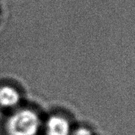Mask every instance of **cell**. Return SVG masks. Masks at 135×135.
I'll return each mask as SVG.
<instances>
[{
    "instance_id": "1",
    "label": "cell",
    "mask_w": 135,
    "mask_h": 135,
    "mask_svg": "<svg viewBox=\"0 0 135 135\" xmlns=\"http://www.w3.org/2000/svg\"><path fill=\"white\" fill-rule=\"evenodd\" d=\"M6 126L9 135H37L43 123L36 111L24 108L15 111L7 119Z\"/></svg>"
},
{
    "instance_id": "2",
    "label": "cell",
    "mask_w": 135,
    "mask_h": 135,
    "mask_svg": "<svg viewBox=\"0 0 135 135\" xmlns=\"http://www.w3.org/2000/svg\"><path fill=\"white\" fill-rule=\"evenodd\" d=\"M43 126L45 135H71L73 132L70 122L58 114L49 117Z\"/></svg>"
},
{
    "instance_id": "3",
    "label": "cell",
    "mask_w": 135,
    "mask_h": 135,
    "mask_svg": "<svg viewBox=\"0 0 135 135\" xmlns=\"http://www.w3.org/2000/svg\"><path fill=\"white\" fill-rule=\"evenodd\" d=\"M21 101L20 93L13 87L5 85L0 88V106L3 108H14Z\"/></svg>"
},
{
    "instance_id": "4",
    "label": "cell",
    "mask_w": 135,
    "mask_h": 135,
    "mask_svg": "<svg viewBox=\"0 0 135 135\" xmlns=\"http://www.w3.org/2000/svg\"><path fill=\"white\" fill-rule=\"evenodd\" d=\"M71 135H94L91 129L86 126H80L75 129H73Z\"/></svg>"
}]
</instances>
